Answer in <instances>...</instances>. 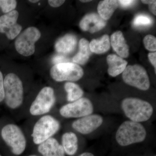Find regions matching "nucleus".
<instances>
[{
    "label": "nucleus",
    "mask_w": 156,
    "mask_h": 156,
    "mask_svg": "<svg viewBox=\"0 0 156 156\" xmlns=\"http://www.w3.org/2000/svg\"><path fill=\"white\" fill-rule=\"evenodd\" d=\"M27 137L22 128L11 117L0 118V154L22 156L28 150Z\"/></svg>",
    "instance_id": "obj_1"
},
{
    "label": "nucleus",
    "mask_w": 156,
    "mask_h": 156,
    "mask_svg": "<svg viewBox=\"0 0 156 156\" xmlns=\"http://www.w3.org/2000/svg\"><path fill=\"white\" fill-rule=\"evenodd\" d=\"M28 142V151L58 134L61 121L52 114L25 119L22 126Z\"/></svg>",
    "instance_id": "obj_2"
},
{
    "label": "nucleus",
    "mask_w": 156,
    "mask_h": 156,
    "mask_svg": "<svg viewBox=\"0 0 156 156\" xmlns=\"http://www.w3.org/2000/svg\"><path fill=\"white\" fill-rule=\"evenodd\" d=\"M27 97L23 108L20 120L51 114L57 103L55 89L44 86Z\"/></svg>",
    "instance_id": "obj_3"
},
{
    "label": "nucleus",
    "mask_w": 156,
    "mask_h": 156,
    "mask_svg": "<svg viewBox=\"0 0 156 156\" xmlns=\"http://www.w3.org/2000/svg\"><path fill=\"white\" fill-rule=\"evenodd\" d=\"M5 100L4 104L16 121H20V115L27 96L24 81L14 73L7 74L4 78Z\"/></svg>",
    "instance_id": "obj_4"
},
{
    "label": "nucleus",
    "mask_w": 156,
    "mask_h": 156,
    "mask_svg": "<svg viewBox=\"0 0 156 156\" xmlns=\"http://www.w3.org/2000/svg\"><path fill=\"white\" fill-rule=\"evenodd\" d=\"M121 107L125 115L130 121L140 123L150 119L154 108L149 102L136 98H126L123 99Z\"/></svg>",
    "instance_id": "obj_5"
},
{
    "label": "nucleus",
    "mask_w": 156,
    "mask_h": 156,
    "mask_svg": "<svg viewBox=\"0 0 156 156\" xmlns=\"http://www.w3.org/2000/svg\"><path fill=\"white\" fill-rule=\"evenodd\" d=\"M146 130L140 123L128 120L123 122L115 134L116 142L122 147L143 142L146 138Z\"/></svg>",
    "instance_id": "obj_6"
},
{
    "label": "nucleus",
    "mask_w": 156,
    "mask_h": 156,
    "mask_svg": "<svg viewBox=\"0 0 156 156\" xmlns=\"http://www.w3.org/2000/svg\"><path fill=\"white\" fill-rule=\"evenodd\" d=\"M94 107L89 98L82 97L77 100L56 107L51 114L58 119H77L92 114Z\"/></svg>",
    "instance_id": "obj_7"
},
{
    "label": "nucleus",
    "mask_w": 156,
    "mask_h": 156,
    "mask_svg": "<svg viewBox=\"0 0 156 156\" xmlns=\"http://www.w3.org/2000/svg\"><path fill=\"white\" fill-rule=\"evenodd\" d=\"M83 75V70L80 66L69 62L54 65L50 71V78L56 83L76 82Z\"/></svg>",
    "instance_id": "obj_8"
},
{
    "label": "nucleus",
    "mask_w": 156,
    "mask_h": 156,
    "mask_svg": "<svg viewBox=\"0 0 156 156\" xmlns=\"http://www.w3.org/2000/svg\"><path fill=\"white\" fill-rule=\"evenodd\" d=\"M124 82L129 86L146 91L150 87V81L144 68L139 65L128 66L123 72Z\"/></svg>",
    "instance_id": "obj_9"
},
{
    "label": "nucleus",
    "mask_w": 156,
    "mask_h": 156,
    "mask_svg": "<svg viewBox=\"0 0 156 156\" xmlns=\"http://www.w3.org/2000/svg\"><path fill=\"white\" fill-rule=\"evenodd\" d=\"M41 37V32L37 28L29 27L17 37L15 42V49L23 56H30L34 53L35 44Z\"/></svg>",
    "instance_id": "obj_10"
},
{
    "label": "nucleus",
    "mask_w": 156,
    "mask_h": 156,
    "mask_svg": "<svg viewBox=\"0 0 156 156\" xmlns=\"http://www.w3.org/2000/svg\"><path fill=\"white\" fill-rule=\"evenodd\" d=\"M103 122V117L101 115L92 114L73 120L66 126V128L78 134L87 135L97 130Z\"/></svg>",
    "instance_id": "obj_11"
},
{
    "label": "nucleus",
    "mask_w": 156,
    "mask_h": 156,
    "mask_svg": "<svg viewBox=\"0 0 156 156\" xmlns=\"http://www.w3.org/2000/svg\"><path fill=\"white\" fill-rule=\"evenodd\" d=\"M19 13L16 10L0 17V33L5 34L9 40H13L19 34L22 27L17 23Z\"/></svg>",
    "instance_id": "obj_12"
},
{
    "label": "nucleus",
    "mask_w": 156,
    "mask_h": 156,
    "mask_svg": "<svg viewBox=\"0 0 156 156\" xmlns=\"http://www.w3.org/2000/svg\"><path fill=\"white\" fill-rule=\"evenodd\" d=\"M27 152H31L41 156H66L58 134L53 136Z\"/></svg>",
    "instance_id": "obj_13"
},
{
    "label": "nucleus",
    "mask_w": 156,
    "mask_h": 156,
    "mask_svg": "<svg viewBox=\"0 0 156 156\" xmlns=\"http://www.w3.org/2000/svg\"><path fill=\"white\" fill-rule=\"evenodd\" d=\"M78 133L69 129H66L59 138L66 155L74 156L77 153L80 147V139Z\"/></svg>",
    "instance_id": "obj_14"
},
{
    "label": "nucleus",
    "mask_w": 156,
    "mask_h": 156,
    "mask_svg": "<svg viewBox=\"0 0 156 156\" xmlns=\"http://www.w3.org/2000/svg\"><path fill=\"white\" fill-rule=\"evenodd\" d=\"M106 25L105 20L95 13L87 14L81 20L80 23V27L82 30L89 31L91 33L100 30Z\"/></svg>",
    "instance_id": "obj_15"
},
{
    "label": "nucleus",
    "mask_w": 156,
    "mask_h": 156,
    "mask_svg": "<svg viewBox=\"0 0 156 156\" xmlns=\"http://www.w3.org/2000/svg\"><path fill=\"white\" fill-rule=\"evenodd\" d=\"M77 40L75 36L67 34L62 37L56 42L55 48L58 53L69 54L72 53L76 47Z\"/></svg>",
    "instance_id": "obj_16"
},
{
    "label": "nucleus",
    "mask_w": 156,
    "mask_h": 156,
    "mask_svg": "<svg viewBox=\"0 0 156 156\" xmlns=\"http://www.w3.org/2000/svg\"><path fill=\"white\" fill-rule=\"evenodd\" d=\"M111 43L113 50L121 57L127 58L129 56V48L122 32L118 31L113 34Z\"/></svg>",
    "instance_id": "obj_17"
},
{
    "label": "nucleus",
    "mask_w": 156,
    "mask_h": 156,
    "mask_svg": "<svg viewBox=\"0 0 156 156\" xmlns=\"http://www.w3.org/2000/svg\"><path fill=\"white\" fill-rule=\"evenodd\" d=\"M107 61L109 66L108 72L112 77H116L123 73L128 64L127 61L115 54L108 55Z\"/></svg>",
    "instance_id": "obj_18"
},
{
    "label": "nucleus",
    "mask_w": 156,
    "mask_h": 156,
    "mask_svg": "<svg viewBox=\"0 0 156 156\" xmlns=\"http://www.w3.org/2000/svg\"><path fill=\"white\" fill-rule=\"evenodd\" d=\"M66 92V103L73 102L83 97L84 92L80 87L74 82H66L63 86Z\"/></svg>",
    "instance_id": "obj_19"
},
{
    "label": "nucleus",
    "mask_w": 156,
    "mask_h": 156,
    "mask_svg": "<svg viewBox=\"0 0 156 156\" xmlns=\"http://www.w3.org/2000/svg\"><path fill=\"white\" fill-rule=\"evenodd\" d=\"M91 54L89 41L86 39H81L79 42V52L74 56L73 61L75 63L83 65L88 61Z\"/></svg>",
    "instance_id": "obj_20"
},
{
    "label": "nucleus",
    "mask_w": 156,
    "mask_h": 156,
    "mask_svg": "<svg viewBox=\"0 0 156 156\" xmlns=\"http://www.w3.org/2000/svg\"><path fill=\"white\" fill-rule=\"evenodd\" d=\"M118 1L105 0L100 2L98 6L99 16L105 20L109 19L119 6Z\"/></svg>",
    "instance_id": "obj_21"
},
{
    "label": "nucleus",
    "mask_w": 156,
    "mask_h": 156,
    "mask_svg": "<svg viewBox=\"0 0 156 156\" xmlns=\"http://www.w3.org/2000/svg\"><path fill=\"white\" fill-rule=\"evenodd\" d=\"M91 52L96 54H101L107 52L110 48L109 37L105 34L99 39H93L89 43Z\"/></svg>",
    "instance_id": "obj_22"
},
{
    "label": "nucleus",
    "mask_w": 156,
    "mask_h": 156,
    "mask_svg": "<svg viewBox=\"0 0 156 156\" xmlns=\"http://www.w3.org/2000/svg\"><path fill=\"white\" fill-rule=\"evenodd\" d=\"M153 23L152 18L144 14L136 15L133 21V25L136 28H147L150 27Z\"/></svg>",
    "instance_id": "obj_23"
},
{
    "label": "nucleus",
    "mask_w": 156,
    "mask_h": 156,
    "mask_svg": "<svg viewBox=\"0 0 156 156\" xmlns=\"http://www.w3.org/2000/svg\"><path fill=\"white\" fill-rule=\"evenodd\" d=\"M17 5V1L14 0H0V8L6 14L14 11Z\"/></svg>",
    "instance_id": "obj_24"
},
{
    "label": "nucleus",
    "mask_w": 156,
    "mask_h": 156,
    "mask_svg": "<svg viewBox=\"0 0 156 156\" xmlns=\"http://www.w3.org/2000/svg\"><path fill=\"white\" fill-rule=\"evenodd\" d=\"M144 44L145 48L151 51H155L156 50V39L151 35H148L144 39Z\"/></svg>",
    "instance_id": "obj_25"
},
{
    "label": "nucleus",
    "mask_w": 156,
    "mask_h": 156,
    "mask_svg": "<svg viewBox=\"0 0 156 156\" xmlns=\"http://www.w3.org/2000/svg\"><path fill=\"white\" fill-rule=\"evenodd\" d=\"M4 76L0 71V106L4 104L5 100V90L4 86Z\"/></svg>",
    "instance_id": "obj_26"
},
{
    "label": "nucleus",
    "mask_w": 156,
    "mask_h": 156,
    "mask_svg": "<svg viewBox=\"0 0 156 156\" xmlns=\"http://www.w3.org/2000/svg\"><path fill=\"white\" fill-rule=\"evenodd\" d=\"M68 60V59L61 55H56L53 57V59H52L53 63L55 65L67 62Z\"/></svg>",
    "instance_id": "obj_27"
},
{
    "label": "nucleus",
    "mask_w": 156,
    "mask_h": 156,
    "mask_svg": "<svg viewBox=\"0 0 156 156\" xmlns=\"http://www.w3.org/2000/svg\"><path fill=\"white\" fill-rule=\"evenodd\" d=\"M136 1H130V0H120L118 1L119 4L122 8H128L131 7L136 3Z\"/></svg>",
    "instance_id": "obj_28"
},
{
    "label": "nucleus",
    "mask_w": 156,
    "mask_h": 156,
    "mask_svg": "<svg viewBox=\"0 0 156 156\" xmlns=\"http://www.w3.org/2000/svg\"><path fill=\"white\" fill-rule=\"evenodd\" d=\"M65 1H57V0H50L48 1V3L51 7L53 8H57L61 6L65 2Z\"/></svg>",
    "instance_id": "obj_29"
},
{
    "label": "nucleus",
    "mask_w": 156,
    "mask_h": 156,
    "mask_svg": "<svg viewBox=\"0 0 156 156\" xmlns=\"http://www.w3.org/2000/svg\"><path fill=\"white\" fill-rule=\"evenodd\" d=\"M148 58L151 64L153 65L155 68V73H156V53H149L148 54Z\"/></svg>",
    "instance_id": "obj_30"
},
{
    "label": "nucleus",
    "mask_w": 156,
    "mask_h": 156,
    "mask_svg": "<svg viewBox=\"0 0 156 156\" xmlns=\"http://www.w3.org/2000/svg\"><path fill=\"white\" fill-rule=\"evenodd\" d=\"M156 1H153L151 4H149V9L150 10L152 13L154 14V15H156Z\"/></svg>",
    "instance_id": "obj_31"
},
{
    "label": "nucleus",
    "mask_w": 156,
    "mask_h": 156,
    "mask_svg": "<svg viewBox=\"0 0 156 156\" xmlns=\"http://www.w3.org/2000/svg\"><path fill=\"white\" fill-rule=\"evenodd\" d=\"M22 156H41L37 154L31 152H27L24 154Z\"/></svg>",
    "instance_id": "obj_32"
},
{
    "label": "nucleus",
    "mask_w": 156,
    "mask_h": 156,
    "mask_svg": "<svg viewBox=\"0 0 156 156\" xmlns=\"http://www.w3.org/2000/svg\"><path fill=\"white\" fill-rule=\"evenodd\" d=\"M78 156H95L93 154L90 152H84Z\"/></svg>",
    "instance_id": "obj_33"
},
{
    "label": "nucleus",
    "mask_w": 156,
    "mask_h": 156,
    "mask_svg": "<svg viewBox=\"0 0 156 156\" xmlns=\"http://www.w3.org/2000/svg\"><path fill=\"white\" fill-rule=\"evenodd\" d=\"M29 2L33 3H35L38 2L39 1H35H35H34V0H31V1H29Z\"/></svg>",
    "instance_id": "obj_34"
},
{
    "label": "nucleus",
    "mask_w": 156,
    "mask_h": 156,
    "mask_svg": "<svg viewBox=\"0 0 156 156\" xmlns=\"http://www.w3.org/2000/svg\"><path fill=\"white\" fill-rule=\"evenodd\" d=\"M91 1H80L82 2H91Z\"/></svg>",
    "instance_id": "obj_35"
},
{
    "label": "nucleus",
    "mask_w": 156,
    "mask_h": 156,
    "mask_svg": "<svg viewBox=\"0 0 156 156\" xmlns=\"http://www.w3.org/2000/svg\"><path fill=\"white\" fill-rule=\"evenodd\" d=\"M0 156H4L2 155V154H0Z\"/></svg>",
    "instance_id": "obj_36"
},
{
    "label": "nucleus",
    "mask_w": 156,
    "mask_h": 156,
    "mask_svg": "<svg viewBox=\"0 0 156 156\" xmlns=\"http://www.w3.org/2000/svg\"></svg>",
    "instance_id": "obj_37"
}]
</instances>
